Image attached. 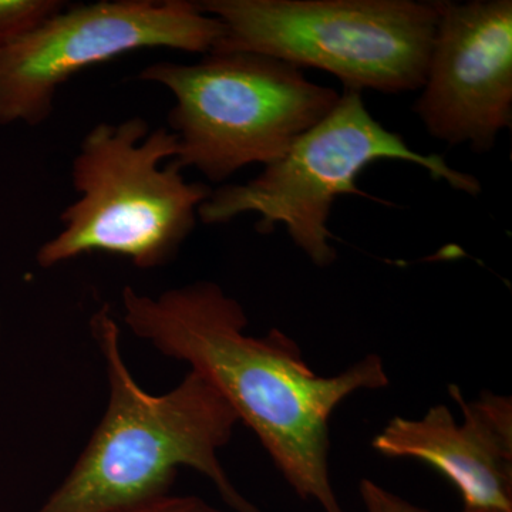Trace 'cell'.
Masks as SVG:
<instances>
[{"label": "cell", "mask_w": 512, "mask_h": 512, "mask_svg": "<svg viewBox=\"0 0 512 512\" xmlns=\"http://www.w3.org/2000/svg\"><path fill=\"white\" fill-rule=\"evenodd\" d=\"M121 308L138 339L215 387L301 500L345 512L330 478V417L352 394L389 386L382 357L367 355L338 375L320 376L281 329L248 335L241 303L211 281L153 296L126 286Z\"/></svg>", "instance_id": "6da1fadb"}, {"label": "cell", "mask_w": 512, "mask_h": 512, "mask_svg": "<svg viewBox=\"0 0 512 512\" xmlns=\"http://www.w3.org/2000/svg\"><path fill=\"white\" fill-rule=\"evenodd\" d=\"M90 329L106 367L109 403L72 471L36 512L143 507L170 495L180 468L210 480L229 510L262 512L235 487L218 456L239 420L215 387L190 370L170 392L148 393L126 365L109 306L94 313Z\"/></svg>", "instance_id": "7a4b0ae2"}, {"label": "cell", "mask_w": 512, "mask_h": 512, "mask_svg": "<svg viewBox=\"0 0 512 512\" xmlns=\"http://www.w3.org/2000/svg\"><path fill=\"white\" fill-rule=\"evenodd\" d=\"M177 156L173 131L151 128L141 117L94 126L73 158L77 200L60 214L62 229L37 251L40 268L93 252L123 256L144 271L170 264L212 192L185 180Z\"/></svg>", "instance_id": "3957f363"}, {"label": "cell", "mask_w": 512, "mask_h": 512, "mask_svg": "<svg viewBox=\"0 0 512 512\" xmlns=\"http://www.w3.org/2000/svg\"><path fill=\"white\" fill-rule=\"evenodd\" d=\"M211 53H258L338 77L343 90L414 92L426 79L439 0H204Z\"/></svg>", "instance_id": "277c9868"}, {"label": "cell", "mask_w": 512, "mask_h": 512, "mask_svg": "<svg viewBox=\"0 0 512 512\" xmlns=\"http://www.w3.org/2000/svg\"><path fill=\"white\" fill-rule=\"evenodd\" d=\"M174 97L168 116L175 163L222 183L252 164L269 165L325 119L340 93L302 69L258 53H208L194 64L161 60L138 74Z\"/></svg>", "instance_id": "5b68a950"}, {"label": "cell", "mask_w": 512, "mask_h": 512, "mask_svg": "<svg viewBox=\"0 0 512 512\" xmlns=\"http://www.w3.org/2000/svg\"><path fill=\"white\" fill-rule=\"evenodd\" d=\"M396 160L423 168L464 194H480L474 175L461 173L437 154L417 153L400 134L383 127L366 109L362 93L343 90L332 111L303 134L291 150L245 184L212 190L198 218L207 225L228 224L241 215H259L261 234L285 227L296 248L318 268L338 259L329 218L340 195H366L357 178L369 165Z\"/></svg>", "instance_id": "8992f818"}, {"label": "cell", "mask_w": 512, "mask_h": 512, "mask_svg": "<svg viewBox=\"0 0 512 512\" xmlns=\"http://www.w3.org/2000/svg\"><path fill=\"white\" fill-rule=\"evenodd\" d=\"M220 20L188 0H101L69 6L0 53V126H39L83 70L147 49L214 50Z\"/></svg>", "instance_id": "52a82bcc"}, {"label": "cell", "mask_w": 512, "mask_h": 512, "mask_svg": "<svg viewBox=\"0 0 512 512\" xmlns=\"http://www.w3.org/2000/svg\"><path fill=\"white\" fill-rule=\"evenodd\" d=\"M439 12L413 111L447 146L490 153L512 127V2L439 0Z\"/></svg>", "instance_id": "ba28073f"}, {"label": "cell", "mask_w": 512, "mask_h": 512, "mask_svg": "<svg viewBox=\"0 0 512 512\" xmlns=\"http://www.w3.org/2000/svg\"><path fill=\"white\" fill-rule=\"evenodd\" d=\"M448 393L463 423L446 404L420 419L396 416L373 437V450L433 467L457 488L464 510L512 512L511 397L483 392L468 402L457 384H448Z\"/></svg>", "instance_id": "9c48e42d"}, {"label": "cell", "mask_w": 512, "mask_h": 512, "mask_svg": "<svg viewBox=\"0 0 512 512\" xmlns=\"http://www.w3.org/2000/svg\"><path fill=\"white\" fill-rule=\"evenodd\" d=\"M66 6L62 0H0V53Z\"/></svg>", "instance_id": "30bf717a"}, {"label": "cell", "mask_w": 512, "mask_h": 512, "mask_svg": "<svg viewBox=\"0 0 512 512\" xmlns=\"http://www.w3.org/2000/svg\"><path fill=\"white\" fill-rule=\"evenodd\" d=\"M359 493L366 512H431L426 510V508H421L419 505L404 500L400 495L392 493V491L375 483L370 478H363L360 481ZM460 512L483 511L464 510L463 508V511Z\"/></svg>", "instance_id": "8fae6325"}, {"label": "cell", "mask_w": 512, "mask_h": 512, "mask_svg": "<svg viewBox=\"0 0 512 512\" xmlns=\"http://www.w3.org/2000/svg\"><path fill=\"white\" fill-rule=\"evenodd\" d=\"M124 512H227L194 495H167L154 503Z\"/></svg>", "instance_id": "7c38bea8"}, {"label": "cell", "mask_w": 512, "mask_h": 512, "mask_svg": "<svg viewBox=\"0 0 512 512\" xmlns=\"http://www.w3.org/2000/svg\"><path fill=\"white\" fill-rule=\"evenodd\" d=\"M485 512H501V511H485Z\"/></svg>", "instance_id": "4fadbf2b"}]
</instances>
